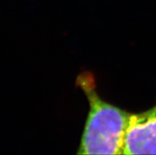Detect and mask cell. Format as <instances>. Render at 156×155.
<instances>
[{"instance_id":"2","label":"cell","mask_w":156,"mask_h":155,"mask_svg":"<svg viewBox=\"0 0 156 155\" xmlns=\"http://www.w3.org/2000/svg\"><path fill=\"white\" fill-rule=\"evenodd\" d=\"M156 153V106L146 112L130 114L123 154Z\"/></svg>"},{"instance_id":"1","label":"cell","mask_w":156,"mask_h":155,"mask_svg":"<svg viewBox=\"0 0 156 155\" xmlns=\"http://www.w3.org/2000/svg\"><path fill=\"white\" fill-rule=\"evenodd\" d=\"M81 80L90 112L79 154H123L130 114L101 100L93 89Z\"/></svg>"}]
</instances>
